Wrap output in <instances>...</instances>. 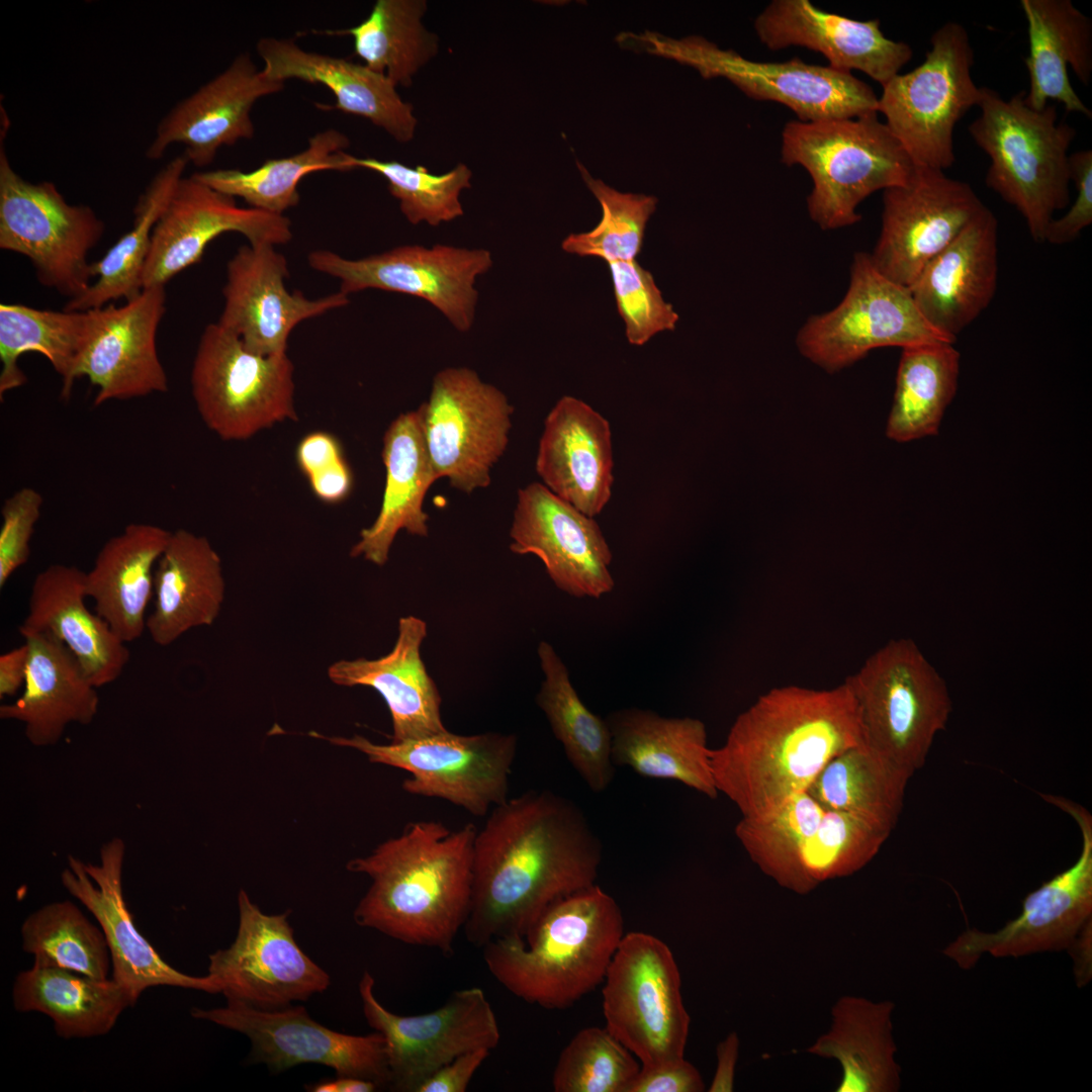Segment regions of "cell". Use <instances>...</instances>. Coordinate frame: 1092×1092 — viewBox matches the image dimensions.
Returning <instances> with one entry per match:
<instances>
[{
    "mask_svg": "<svg viewBox=\"0 0 1092 1092\" xmlns=\"http://www.w3.org/2000/svg\"><path fill=\"white\" fill-rule=\"evenodd\" d=\"M911 778L860 743L829 760L807 792L824 810L853 814L891 833Z\"/></svg>",
    "mask_w": 1092,
    "mask_h": 1092,
    "instance_id": "46",
    "label": "cell"
},
{
    "mask_svg": "<svg viewBox=\"0 0 1092 1092\" xmlns=\"http://www.w3.org/2000/svg\"><path fill=\"white\" fill-rule=\"evenodd\" d=\"M397 631L387 654L376 659L338 660L329 666L328 676L338 686L375 690L388 707L393 742L445 732L441 695L421 655L427 624L410 615L399 618Z\"/></svg>",
    "mask_w": 1092,
    "mask_h": 1092,
    "instance_id": "32",
    "label": "cell"
},
{
    "mask_svg": "<svg viewBox=\"0 0 1092 1092\" xmlns=\"http://www.w3.org/2000/svg\"><path fill=\"white\" fill-rule=\"evenodd\" d=\"M43 498L32 487H22L5 499L1 508L0 587L23 566L30 556V540L40 517Z\"/></svg>",
    "mask_w": 1092,
    "mask_h": 1092,
    "instance_id": "56",
    "label": "cell"
},
{
    "mask_svg": "<svg viewBox=\"0 0 1092 1092\" xmlns=\"http://www.w3.org/2000/svg\"><path fill=\"white\" fill-rule=\"evenodd\" d=\"M864 745L912 777L949 719L947 687L918 646L890 640L844 680Z\"/></svg>",
    "mask_w": 1092,
    "mask_h": 1092,
    "instance_id": "7",
    "label": "cell"
},
{
    "mask_svg": "<svg viewBox=\"0 0 1092 1092\" xmlns=\"http://www.w3.org/2000/svg\"><path fill=\"white\" fill-rule=\"evenodd\" d=\"M256 49L268 78L324 85L335 96L332 108L370 120L398 143L413 140L417 126L413 105L401 99L385 75L364 64L302 50L290 38L262 37Z\"/></svg>",
    "mask_w": 1092,
    "mask_h": 1092,
    "instance_id": "31",
    "label": "cell"
},
{
    "mask_svg": "<svg viewBox=\"0 0 1092 1092\" xmlns=\"http://www.w3.org/2000/svg\"><path fill=\"white\" fill-rule=\"evenodd\" d=\"M537 653L544 673L537 705L572 767L592 791L603 792L615 775L609 725L580 700L552 645L541 641Z\"/></svg>",
    "mask_w": 1092,
    "mask_h": 1092,
    "instance_id": "44",
    "label": "cell"
},
{
    "mask_svg": "<svg viewBox=\"0 0 1092 1092\" xmlns=\"http://www.w3.org/2000/svg\"><path fill=\"white\" fill-rule=\"evenodd\" d=\"M640 1068L606 1027H586L560 1053L552 1086L555 1092H627Z\"/></svg>",
    "mask_w": 1092,
    "mask_h": 1092,
    "instance_id": "53",
    "label": "cell"
},
{
    "mask_svg": "<svg viewBox=\"0 0 1092 1092\" xmlns=\"http://www.w3.org/2000/svg\"><path fill=\"white\" fill-rule=\"evenodd\" d=\"M22 948L33 965L107 979L111 958L101 928L71 901H56L29 914L20 928Z\"/></svg>",
    "mask_w": 1092,
    "mask_h": 1092,
    "instance_id": "49",
    "label": "cell"
},
{
    "mask_svg": "<svg viewBox=\"0 0 1092 1092\" xmlns=\"http://www.w3.org/2000/svg\"><path fill=\"white\" fill-rule=\"evenodd\" d=\"M355 163L357 168L374 171L386 179L389 192L412 224L427 222L437 226L463 215L460 194L470 187L471 179V171L464 164L438 175L423 166L412 168L396 161L356 157Z\"/></svg>",
    "mask_w": 1092,
    "mask_h": 1092,
    "instance_id": "54",
    "label": "cell"
},
{
    "mask_svg": "<svg viewBox=\"0 0 1092 1092\" xmlns=\"http://www.w3.org/2000/svg\"><path fill=\"white\" fill-rule=\"evenodd\" d=\"M1023 95L1006 100L982 87L980 114L968 130L989 157L987 186L1018 210L1032 240L1043 243L1055 213L1070 203L1069 149L1077 132L1058 120L1054 104L1034 110Z\"/></svg>",
    "mask_w": 1092,
    "mask_h": 1092,
    "instance_id": "5",
    "label": "cell"
},
{
    "mask_svg": "<svg viewBox=\"0 0 1092 1092\" xmlns=\"http://www.w3.org/2000/svg\"><path fill=\"white\" fill-rule=\"evenodd\" d=\"M535 467L552 493L597 517L614 483L609 421L584 401L562 396L545 418Z\"/></svg>",
    "mask_w": 1092,
    "mask_h": 1092,
    "instance_id": "29",
    "label": "cell"
},
{
    "mask_svg": "<svg viewBox=\"0 0 1092 1092\" xmlns=\"http://www.w3.org/2000/svg\"><path fill=\"white\" fill-rule=\"evenodd\" d=\"M985 208L967 182L916 167L912 178L883 193L882 229L874 266L905 287Z\"/></svg>",
    "mask_w": 1092,
    "mask_h": 1092,
    "instance_id": "21",
    "label": "cell"
},
{
    "mask_svg": "<svg viewBox=\"0 0 1092 1092\" xmlns=\"http://www.w3.org/2000/svg\"><path fill=\"white\" fill-rule=\"evenodd\" d=\"M242 234L250 245L277 246L292 238L291 221L252 207L202 183L193 175L179 182L157 222L143 272V288L165 286L174 276L198 263L208 244L219 235Z\"/></svg>",
    "mask_w": 1092,
    "mask_h": 1092,
    "instance_id": "24",
    "label": "cell"
},
{
    "mask_svg": "<svg viewBox=\"0 0 1092 1092\" xmlns=\"http://www.w3.org/2000/svg\"><path fill=\"white\" fill-rule=\"evenodd\" d=\"M172 532L153 524L132 523L108 539L85 573L87 598L124 643L147 630V609L154 598L155 569Z\"/></svg>",
    "mask_w": 1092,
    "mask_h": 1092,
    "instance_id": "39",
    "label": "cell"
},
{
    "mask_svg": "<svg viewBox=\"0 0 1092 1092\" xmlns=\"http://www.w3.org/2000/svg\"><path fill=\"white\" fill-rule=\"evenodd\" d=\"M624 934L620 906L595 884L551 904L524 939L486 943L483 961L513 995L565 1009L603 983Z\"/></svg>",
    "mask_w": 1092,
    "mask_h": 1092,
    "instance_id": "4",
    "label": "cell"
},
{
    "mask_svg": "<svg viewBox=\"0 0 1092 1092\" xmlns=\"http://www.w3.org/2000/svg\"><path fill=\"white\" fill-rule=\"evenodd\" d=\"M28 646V662L21 695L0 707L2 720L24 725L34 746L55 745L71 723L89 724L99 697L79 660L48 632L19 630Z\"/></svg>",
    "mask_w": 1092,
    "mask_h": 1092,
    "instance_id": "33",
    "label": "cell"
},
{
    "mask_svg": "<svg viewBox=\"0 0 1092 1092\" xmlns=\"http://www.w3.org/2000/svg\"><path fill=\"white\" fill-rule=\"evenodd\" d=\"M308 264L338 278L347 295L365 289L408 294L428 301L457 331L468 332L478 300L476 279L491 268L492 257L485 249L408 245L355 260L315 250Z\"/></svg>",
    "mask_w": 1092,
    "mask_h": 1092,
    "instance_id": "16",
    "label": "cell"
},
{
    "mask_svg": "<svg viewBox=\"0 0 1092 1092\" xmlns=\"http://www.w3.org/2000/svg\"><path fill=\"white\" fill-rule=\"evenodd\" d=\"M705 1084L699 1070L685 1058L662 1066L641 1067L627 1092H701Z\"/></svg>",
    "mask_w": 1092,
    "mask_h": 1092,
    "instance_id": "58",
    "label": "cell"
},
{
    "mask_svg": "<svg viewBox=\"0 0 1092 1092\" xmlns=\"http://www.w3.org/2000/svg\"><path fill=\"white\" fill-rule=\"evenodd\" d=\"M88 336L87 310L38 309L18 303L0 304V397L21 387L26 375L18 365L28 352L39 353L62 378V397L69 398Z\"/></svg>",
    "mask_w": 1092,
    "mask_h": 1092,
    "instance_id": "42",
    "label": "cell"
},
{
    "mask_svg": "<svg viewBox=\"0 0 1092 1092\" xmlns=\"http://www.w3.org/2000/svg\"><path fill=\"white\" fill-rule=\"evenodd\" d=\"M630 344L642 346L654 335L673 331L678 314L664 301L652 274L636 260L607 262Z\"/></svg>",
    "mask_w": 1092,
    "mask_h": 1092,
    "instance_id": "55",
    "label": "cell"
},
{
    "mask_svg": "<svg viewBox=\"0 0 1092 1092\" xmlns=\"http://www.w3.org/2000/svg\"><path fill=\"white\" fill-rule=\"evenodd\" d=\"M0 119V249L26 257L43 286L77 298L93 282L88 256L104 222L91 206L68 203L53 182L23 179L6 154L10 123L2 104Z\"/></svg>",
    "mask_w": 1092,
    "mask_h": 1092,
    "instance_id": "8",
    "label": "cell"
},
{
    "mask_svg": "<svg viewBox=\"0 0 1092 1092\" xmlns=\"http://www.w3.org/2000/svg\"><path fill=\"white\" fill-rule=\"evenodd\" d=\"M12 1002L17 1011L47 1015L60 1037L72 1039L108 1033L136 1001L112 978L32 965L16 976Z\"/></svg>",
    "mask_w": 1092,
    "mask_h": 1092,
    "instance_id": "41",
    "label": "cell"
},
{
    "mask_svg": "<svg viewBox=\"0 0 1092 1092\" xmlns=\"http://www.w3.org/2000/svg\"><path fill=\"white\" fill-rule=\"evenodd\" d=\"M581 177L599 200L603 216L589 232L570 234L562 242L564 252L581 257H598L606 262L632 261L641 251L644 232L657 199L653 196L620 192L595 179L578 164Z\"/></svg>",
    "mask_w": 1092,
    "mask_h": 1092,
    "instance_id": "52",
    "label": "cell"
},
{
    "mask_svg": "<svg viewBox=\"0 0 1092 1092\" xmlns=\"http://www.w3.org/2000/svg\"><path fill=\"white\" fill-rule=\"evenodd\" d=\"M824 811L805 791L769 814L742 817L735 835L752 862L790 891L801 851Z\"/></svg>",
    "mask_w": 1092,
    "mask_h": 1092,
    "instance_id": "51",
    "label": "cell"
},
{
    "mask_svg": "<svg viewBox=\"0 0 1092 1092\" xmlns=\"http://www.w3.org/2000/svg\"><path fill=\"white\" fill-rule=\"evenodd\" d=\"M85 573L51 564L33 579L27 615L18 630L48 632L75 655L98 689L116 680L129 650L97 613L86 606Z\"/></svg>",
    "mask_w": 1092,
    "mask_h": 1092,
    "instance_id": "34",
    "label": "cell"
},
{
    "mask_svg": "<svg viewBox=\"0 0 1092 1092\" xmlns=\"http://www.w3.org/2000/svg\"><path fill=\"white\" fill-rule=\"evenodd\" d=\"M374 978L364 972L359 994L364 1016L386 1044L390 1084L397 1091L418 1086L455 1058L477 1049L492 1051L500 1031L484 991H454L438 1009L417 1015L390 1012L376 999Z\"/></svg>",
    "mask_w": 1092,
    "mask_h": 1092,
    "instance_id": "18",
    "label": "cell"
},
{
    "mask_svg": "<svg viewBox=\"0 0 1092 1092\" xmlns=\"http://www.w3.org/2000/svg\"><path fill=\"white\" fill-rule=\"evenodd\" d=\"M960 357L950 343L902 349L886 427L889 439L909 442L938 434L944 412L957 392Z\"/></svg>",
    "mask_w": 1092,
    "mask_h": 1092,
    "instance_id": "47",
    "label": "cell"
},
{
    "mask_svg": "<svg viewBox=\"0 0 1092 1092\" xmlns=\"http://www.w3.org/2000/svg\"><path fill=\"white\" fill-rule=\"evenodd\" d=\"M309 1088L313 1092H372L378 1085L367 1079L337 1076L336 1079L320 1081Z\"/></svg>",
    "mask_w": 1092,
    "mask_h": 1092,
    "instance_id": "64",
    "label": "cell"
},
{
    "mask_svg": "<svg viewBox=\"0 0 1092 1092\" xmlns=\"http://www.w3.org/2000/svg\"><path fill=\"white\" fill-rule=\"evenodd\" d=\"M287 276V261L274 246L239 248L226 265L224 304L217 324L256 354H284L298 324L349 303L342 291L315 299L289 292Z\"/></svg>",
    "mask_w": 1092,
    "mask_h": 1092,
    "instance_id": "26",
    "label": "cell"
},
{
    "mask_svg": "<svg viewBox=\"0 0 1092 1092\" xmlns=\"http://www.w3.org/2000/svg\"><path fill=\"white\" fill-rule=\"evenodd\" d=\"M659 52L696 68L703 77H724L747 96L782 103L798 120L810 122L878 113L873 88L849 72L807 64L798 58L757 62L719 49L699 36L658 44Z\"/></svg>",
    "mask_w": 1092,
    "mask_h": 1092,
    "instance_id": "17",
    "label": "cell"
},
{
    "mask_svg": "<svg viewBox=\"0 0 1092 1092\" xmlns=\"http://www.w3.org/2000/svg\"><path fill=\"white\" fill-rule=\"evenodd\" d=\"M295 460L301 473L309 478L345 460V456L342 444L336 436L325 431H314L298 442Z\"/></svg>",
    "mask_w": 1092,
    "mask_h": 1092,
    "instance_id": "60",
    "label": "cell"
},
{
    "mask_svg": "<svg viewBox=\"0 0 1092 1092\" xmlns=\"http://www.w3.org/2000/svg\"><path fill=\"white\" fill-rule=\"evenodd\" d=\"M238 906L234 942L209 956L207 975L226 1000L273 1010L328 989L331 978L297 944L289 912L264 914L244 890Z\"/></svg>",
    "mask_w": 1092,
    "mask_h": 1092,
    "instance_id": "19",
    "label": "cell"
},
{
    "mask_svg": "<svg viewBox=\"0 0 1092 1092\" xmlns=\"http://www.w3.org/2000/svg\"><path fill=\"white\" fill-rule=\"evenodd\" d=\"M426 10L424 0H377L359 24L322 33L352 36L355 55L366 67L396 86L408 87L419 69L438 52L437 36L422 23Z\"/></svg>",
    "mask_w": 1092,
    "mask_h": 1092,
    "instance_id": "48",
    "label": "cell"
},
{
    "mask_svg": "<svg viewBox=\"0 0 1092 1092\" xmlns=\"http://www.w3.org/2000/svg\"><path fill=\"white\" fill-rule=\"evenodd\" d=\"M860 743L844 681L828 689L777 687L737 716L725 742L710 749V765L718 793L742 817H760L807 791L829 760Z\"/></svg>",
    "mask_w": 1092,
    "mask_h": 1092,
    "instance_id": "2",
    "label": "cell"
},
{
    "mask_svg": "<svg viewBox=\"0 0 1092 1092\" xmlns=\"http://www.w3.org/2000/svg\"><path fill=\"white\" fill-rule=\"evenodd\" d=\"M165 286L143 288L125 304L87 309L88 336L77 376L97 387L95 405L168 391L157 350V333L166 311Z\"/></svg>",
    "mask_w": 1092,
    "mask_h": 1092,
    "instance_id": "25",
    "label": "cell"
},
{
    "mask_svg": "<svg viewBox=\"0 0 1092 1092\" xmlns=\"http://www.w3.org/2000/svg\"><path fill=\"white\" fill-rule=\"evenodd\" d=\"M924 61L883 86L878 113L916 167L943 171L954 161L957 123L982 97L972 77L974 51L968 30L947 21L930 37Z\"/></svg>",
    "mask_w": 1092,
    "mask_h": 1092,
    "instance_id": "9",
    "label": "cell"
},
{
    "mask_svg": "<svg viewBox=\"0 0 1092 1092\" xmlns=\"http://www.w3.org/2000/svg\"><path fill=\"white\" fill-rule=\"evenodd\" d=\"M782 162L801 165L813 188L807 205L823 230L860 220L858 204L878 190L905 185L916 166L878 113L820 121L792 120L782 132Z\"/></svg>",
    "mask_w": 1092,
    "mask_h": 1092,
    "instance_id": "6",
    "label": "cell"
},
{
    "mask_svg": "<svg viewBox=\"0 0 1092 1092\" xmlns=\"http://www.w3.org/2000/svg\"><path fill=\"white\" fill-rule=\"evenodd\" d=\"M889 1000L875 1002L843 996L831 1009V1026L807 1052L833 1059L841 1067L836 1092H896L901 1087V1067L895 1055Z\"/></svg>",
    "mask_w": 1092,
    "mask_h": 1092,
    "instance_id": "40",
    "label": "cell"
},
{
    "mask_svg": "<svg viewBox=\"0 0 1092 1092\" xmlns=\"http://www.w3.org/2000/svg\"><path fill=\"white\" fill-rule=\"evenodd\" d=\"M998 280V221L985 208L910 285L926 321L952 340L991 303Z\"/></svg>",
    "mask_w": 1092,
    "mask_h": 1092,
    "instance_id": "30",
    "label": "cell"
},
{
    "mask_svg": "<svg viewBox=\"0 0 1092 1092\" xmlns=\"http://www.w3.org/2000/svg\"><path fill=\"white\" fill-rule=\"evenodd\" d=\"M739 1043L738 1034L735 1031L730 1032L718 1043L716 1049L717 1066L708 1088L709 1092L733 1091Z\"/></svg>",
    "mask_w": 1092,
    "mask_h": 1092,
    "instance_id": "62",
    "label": "cell"
},
{
    "mask_svg": "<svg viewBox=\"0 0 1092 1092\" xmlns=\"http://www.w3.org/2000/svg\"><path fill=\"white\" fill-rule=\"evenodd\" d=\"M28 646L24 642L0 655V698L14 697L24 686Z\"/></svg>",
    "mask_w": 1092,
    "mask_h": 1092,
    "instance_id": "63",
    "label": "cell"
},
{
    "mask_svg": "<svg viewBox=\"0 0 1092 1092\" xmlns=\"http://www.w3.org/2000/svg\"><path fill=\"white\" fill-rule=\"evenodd\" d=\"M891 833L850 813L825 810L798 859L790 891L805 895L819 885L866 867Z\"/></svg>",
    "mask_w": 1092,
    "mask_h": 1092,
    "instance_id": "50",
    "label": "cell"
},
{
    "mask_svg": "<svg viewBox=\"0 0 1092 1092\" xmlns=\"http://www.w3.org/2000/svg\"><path fill=\"white\" fill-rule=\"evenodd\" d=\"M224 594L221 560L207 538L172 532L155 569L154 608L147 618L152 640L168 646L193 628L212 625Z\"/></svg>",
    "mask_w": 1092,
    "mask_h": 1092,
    "instance_id": "37",
    "label": "cell"
},
{
    "mask_svg": "<svg viewBox=\"0 0 1092 1092\" xmlns=\"http://www.w3.org/2000/svg\"><path fill=\"white\" fill-rule=\"evenodd\" d=\"M191 1016L241 1032L252 1042L250 1062L272 1072L300 1064L332 1068L337 1076L390 1083L386 1044L379 1032L352 1035L330 1029L310 1018L303 1006L265 1010L237 1000L224 1007L191 1009Z\"/></svg>",
    "mask_w": 1092,
    "mask_h": 1092,
    "instance_id": "20",
    "label": "cell"
},
{
    "mask_svg": "<svg viewBox=\"0 0 1092 1092\" xmlns=\"http://www.w3.org/2000/svg\"><path fill=\"white\" fill-rule=\"evenodd\" d=\"M612 736V761L640 776L669 780L715 799L707 729L699 719L667 718L638 708L606 719Z\"/></svg>",
    "mask_w": 1092,
    "mask_h": 1092,
    "instance_id": "36",
    "label": "cell"
},
{
    "mask_svg": "<svg viewBox=\"0 0 1092 1092\" xmlns=\"http://www.w3.org/2000/svg\"><path fill=\"white\" fill-rule=\"evenodd\" d=\"M510 549L538 557L563 593L599 599L613 590L610 546L595 518L532 482L520 488L510 529Z\"/></svg>",
    "mask_w": 1092,
    "mask_h": 1092,
    "instance_id": "22",
    "label": "cell"
},
{
    "mask_svg": "<svg viewBox=\"0 0 1092 1092\" xmlns=\"http://www.w3.org/2000/svg\"><path fill=\"white\" fill-rule=\"evenodd\" d=\"M382 461L385 485L379 513L371 526L360 532L351 557H363L384 565L397 533L420 537L429 534L424 499L438 480L427 450L421 406L398 415L383 436Z\"/></svg>",
    "mask_w": 1092,
    "mask_h": 1092,
    "instance_id": "35",
    "label": "cell"
},
{
    "mask_svg": "<svg viewBox=\"0 0 1092 1092\" xmlns=\"http://www.w3.org/2000/svg\"><path fill=\"white\" fill-rule=\"evenodd\" d=\"M602 843L579 807L548 790L495 806L477 829L466 939H524L557 900L596 884Z\"/></svg>",
    "mask_w": 1092,
    "mask_h": 1092,
    "instance_id": "1",
    "label": "cell"
},
{
    "mask_svg": "<svg viewBox=\"0 0 1092 1092\" xmlns=\"http://www.w3.org/2000/svg\"><path fill=\"white\" fill-rule=\"evenodd\" d=\"M307 481L317 499L325 504L336 505L344 502L351 494L354 476L345 459L307 478Z\"/></svg>",
    "mask_w": 1092,
    "mask_h": 1092,
    "instance_id": "61",
    "label": "cell"
},
{
    "mask_svg": "<svg viewBox=\"0 0 1092 1092\" xmlns=\"http://www.w3.org/2000/svg\"><path fill=\"white\" fill-rule=\"evenodd\" d=\"M1027 22L1029 54L1025 65L1029 88L1024 103L1041 110L1050 100L1091 118V110L1073 88L1071 67L1077 79L1088 86L1092 77V21L1070 0H1021Z\"/></svg>",
    "mask_w": 1092,
    "mask_h": 1092,
    "instance_id": "38",
    "label": "cell"
},
{
    "mask_svg": "<svg viewBox=\"0 0 1092 1092\" xmlns=\"http://www.w3.org/2000/svg\"><path fill=\"white\" fill-rule=\"evenodd\" d=\"M476 832L472 823L450 830L419 820L369 855L351 859L348 871L371 879L355 922L404 943L452 952L469 913Z\"/></svg>",
    "mask_w": 1092,
    "mask_h": 1092,
    "instance_id": "3",
    "label": "cell"
},
{
    "mask_svg": "<svg viewBox=\"0 0 1092 1092\" xmlns=\"http://www.w3.org/2000/svg\"><path fill=\"white\" fill-rule=\"evenodd\" d=\"M349 145L346 134L329 128L312 135L305 150L292 156L269 159L255 170L218 169L197 172L193 176L221 193L242 198L249 207L283 215L298 204V184L306 175L357 168L356 157L344 151Z\"/></svg>",
    "mask_w": 1092,
    "mask_h": 1092,
    "instance_id": "45",
    "label": "cell"
},
{
    "mask_svg": "<svg viewBox=\"0 0 1092 1092\" xmlns=\"http://www.w3.org/2000/svg\"><path fill=\"white\" fill-rule=\"evenodd\" d=\"M489 1053L488 1049H477L455 1058L422 1082L415 1092L466 1091L473 1075Z\"/></svg>",
    "mask_w": 1092,
    "mask_h": 1092,
    "instance_id": "59",
    "label": "cell"
},
{
    "mask_svg": "<svg viewBox=\"0 0 1092 1092\" xmlns=\"http://www.w3.org/2000/svg\"><path fill=\"white\" fill-rule=\"evenodd\" d=\"M189 164L185 155L170 160L152 178L133 207L131 228L97 262L95 280L85 293L68 300L64 309L87 310L138 296L155 226L166 210Z\"/></svg>",
    "mask_w": 1092,
    "mask_h": 1092,
    "instance_id": "43",
    "label": "cell"
},
{
    "mask_svg": "<svg viewBox=\"0 0 1092 1092\" xmlns=\"http://www.w3.org/2000/svg\"><path fill=\"white\" fill-rule=\"evenodd\" d=\"M124 855V841L114 837L101 846L98 863L69 855L68 867L61 874L63 887L100 925L110 952L111 978L135 1001L145 990L155 986L220 993L209 975L189 976L167 964L138 930L123 896Z\"/></svg>",
    "mask_w": 1092,
    "mask_h": 1092,
    "instance_id": "23",
    "label": "cell"
},
{
    "mask_svg": "<svg viewBox=\"0 0 1092 1092\" xmlns=\"http://www.w3.org/2000/svg\"><path fill=\"white\" fill-rule=\"evenodd\" d=\"M331 743L356 749L370 762L403 769L410 778L402 789L415 796L438 798L483 817L508 799L509 782L518 748L514 734L449 732L378 744L364 736H324Z\"/></svg>",
    "mask_w": 1092,
    "mask_h": 1092,
    "instance_id": "11",
    "label": "cell"
},
{
    "mask_svg": "<svg viewBox=\"0 0 1092 1092\" xmlns=\"http://www.w3.org/2000/svg\"><path fill=\"white\" fill-rule=\"evenodd\" d=\"M879 19H851L815 7L808 0H774L754 21L767 49L804 47L822 54L829 66L861 71L882 85L912 59L911 47L888 38Z\"/></svg>",
    "mask_w": 1092,
    "mask_h": 1092,
    "instance_id": "28",
    "label": "cell"
},
{
    "mask_svg": "<svg viewBox=\"0 0 1092 1092\" xmlns=\"http://www.w3.org/2000/svg\"><path fill=\"white\" fill-rule=\"evenodd\" d=\"M284 83L257 69L249 53L238 55L222 72L179 101L159 121L146 150L147 159L159 160L171 145L181 144L189 163L196 167L211 164L221 147L253 138L254 104L280 92Z\"/></svg>",
    "mask_w": 1092,
    "mask_h": 1092,
    "instance_id": "27",
    "label": "cell"
},
{
    "mask_svg": "<svg viewBox=\"0 0 1092 1092\" xmlns=\"http://www.w3.org/2000/svg\"><path fill=\"white\" fill-rule=\"evenodd\" d=\"M603 983L606 1028L641 1067L685 1058L691 1019L678 966L664 941L641 931L625 933Z\"/></svg>",
    "mask_w": 1092,
    "mask_h": 1092,
    "instance_id": "10",
    "label": "cell"
},
{
    "mask_svg": "<svg viewBox=\"0 0 1092 1092\" xmlns=\"http://www.w3.org/2000/svg\"><path fill=\"white\" fill-rule=\"evenodd\" d=\"M1069 167L1077 195L1068 211L1049 224L1044 242L1052 245L1075 241L1092 222V151L1086 149L1070 154Z\"/></svg>",
    "mask_w": 1092,
    "mask_h": 1092,
    "instance_id": "57",
    "label": "cell"
},
{
    "mask_svg": "<svg viewBox=\"0 0 1092 1092\" xmlns=\"http://www.w3.org/2000/svg\"><path fill=\"white\" fill-rule=\"evenodd\" d=\"M293 364L287 353L260 355L220 325L201 334L191 368V390L207 428L225 441L247 440L290 420Z\"/></svg>",
    "mask_w": 1092,
    "mask_h": 1092,
    "instance_id": "12",
    "label": "cell"
},
{
    "mask_svg": "<svg viewBox=\"0 0 1092 1092\" xmlns=\"http://www.w3.org/2000/svg\"><path fill=\"white\" fill-rule=\"evenodd\" d=\"M420 406L437 478L466 493L487 487L509 444L514 407L507 395L470 368L449 367L437 372Z\"/></svg>",
    "mask_w": 1092,
    "mask_h": 1092,
    "instance_id": "14",
    "label": "cell"
},
{
    "mask_svg": "<svg viewBox=\"0 0 1092 1092\" xmlns=\"http://www.w3.org/2000/svg\"><path fill=\"white\" fill-rule=\"evenodd\" d=\"M936 343L956 341L934 329L909 288L884 276L866 253L853 258L841 302L811 316L796 338L800 353L827 372L839 371L877 348Z\"/></svg>",
    "mask_w": 1092,
    "mask_h": 1092,
    "instance_id": "13",
    "label": "cell"
},
{
    "mask_svg": "<svg viewBox=\"0 0 1092 1092\" xmlns=\"http://www.w3.org/2000/svg\"><path fill=\"white\" fill-rule=\"evenodd\" d=\"M1040 796L1077 822L1081 853L1068 870L1029 893L1020 914L999 930L969 928L949 942L942 952L962 969H972L983 954L1019 958L1070 948L1091 923L1092 817L1085 807L1067 798Z\"/></svg>",
    "mask_w": 1092,
    "mask_h": 1092,
    "instance_id": "15",
    "label": "cell"
}]
</instances>
